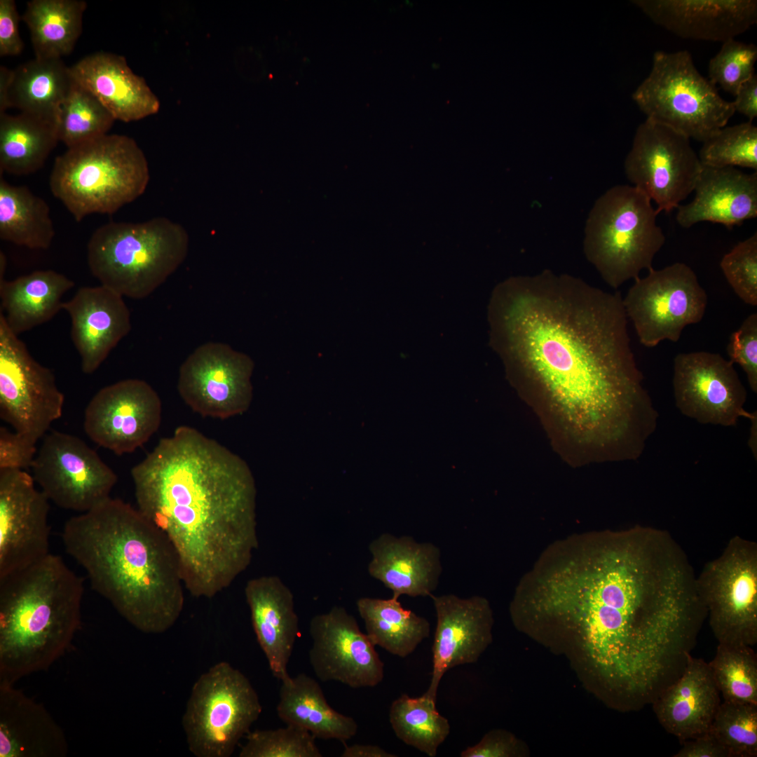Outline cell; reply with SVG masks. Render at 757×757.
<instances>
[{
	"label": "cell",
	"instance_id": "cell-1",
	"mask_svg": "<svg viewBox=\"0 0 757 757\" xmlns=\"http://www.w3.org/2000/svg\"><path fill=\"white\" fill-rule=\"evenodd\" d=\"M497 346L522 395L597 456L623 452L655 429L620 292L550 270L513 278L497 291Z\"/></svg>",
	"mask_w": 757,
	"mask_h": 757
},
{
	"label": "cell",
	"instance_id": "cell-2",
	"mask_svg": "<svg viewBox=\"0 0 757 757\" xmlns=\"http://www.w3.org/2000/svg\"><path fill=\"white\" fill-rule=\"evenodd\" d=\"M707 618L687 555L666 531H609L574 630L601 688L651 703L683 672Z\"/></svg>",
	"mask_w": 757,
	"mask_h": 757
},
{
	"label": "cell",
	"instance_id": "cell-3",
	"mask_svg": "<svg viewBox=\"0 0 757 757\" xmlns=\"http://www.w3.org/2000/svg\"><path fill=\"white\" fill-rule=\"evenodd\" d=\"M131 477L136 507L170 542L193 596L214 597L247 568L259 545L255 487L228 448L182 425Z\"/></svg>",
	"mask_w": 757,
	"mask_h": 757
},
{
	"label": "cell",
	"instance_id": "cell-4",
	"mask_svg": "<svg viewBox=\"0 0 757 757\" xmlns=\"http://www.w3.org/2000/svg\"><path fill=\"white\" fill-rule=\"evenodd\" d=\"M62 540L91 587L135 629L161 634L177 621L185 588L177 557L137 507L110 497L69 518Z\"/></svg>",
	"mask_w": 757,
	"mask_h": 757
},
{
	"label": "cell",
	"instance_id": "cell-5",
	"mask_svg": "<svg viewBox=\"0 0 757 757\" xmlns=\"http://www.w3.org/2000/svg\"><path fill=\"white\" fill-rule=\"evenodd\" d=\"M83 579L48 554L0 577V683L48 669L81 627Z\"/></svg>",
	"mask_w": 757,
	"mask_h": 757
},
{
	"label": "cell",
	"instance_id": "cell-6",
	"mask_svg": "<svg viewBox=\"0 0 757 757\" xmlns=\"http://www.w3.org/2000/svg\"><path fill=\"white\" fill-rule=\"evenodd\" d=\"M189 247L186 229L165 217L110 221L91 235L87 261L100 285L123 296L142 299L183 264Z\"/></svg>",
	"mask_w": 757,
	"mask_h": 757
},
{
	"label": "cell",
	"instance_id": "cell-7",
	"mask_svg": "<svg viewBox=\"0 0 757 757\" xmlns=\"http://www.w3.org/2000/svg\"><path fill=\"white\" fill-rule=\"evenodd\" d=\"M150 179L146 158L123 135H105L58 156L49 185L75 220L91 214H113L145 191Z\"/></svg>",
	"mask_w": 757,
	"mask_h": 757
},
{
	"label": "cell",
	"instance_id": "cell-8",
	"mask_svg": "<svg viewBox=\"0 0 757 757\" xmlns=\"http://www.w3.org/2000/svg\"><path fill=\"white\" fill-rule=\"evenodd\" d=\"M657 214L651 200L632 185H615L595 200L585 225L583 252L611 287L653 268L665 243Z\"/></svg>",
	"mask_w": 757,
	"mask_h": 757
},
{
	"label": "cell",
	"instance_id": "cell-9",
	"mask_svg": "<svg viewBox=\"0 0 757 757\" xmlns=\"http://www.w3.org/2000/svg\"><path fill=\"white\" fill-rule=\"evenodd\" d=\"M632 99L646 119L704 142L735 114L732 102L697 69L687 50L656 51Z\"/></svg>",
	"mask_w": 757,
	"mask_h": 757
},
{
	"label": "cell",
	"instance_id": "cell-10",
	"mask_svg": "<svg viewBox=\"0 0 757 757\" xmlns=\"http://www.w3.org/2000/svg\"><path fill=\"white\" fill-rule=\"evenodd\" d=\"M262 707L247 677L220 662L195 682L182 716L189 750L197 757H229Z\"/></svg>",
	"mask_w": 757,
	"mask_h": 757
},
{
	"label": "cell",
	"instance_id": "cell-11",
	"mask_svg": "<svg viewBox=\"0 0 757 757\" xmlns=\"http://www.w3.org/2000/svg\"><path fill=\"white\" fill-rule=\"evenodd\" d=\"M696 586L718 643H757V544L732 537L722 553L707 562Z\"/></svg>",
	"mask_w": 757,
	"mask_h": 757
},
{
	"label": "cell",
	"instance_id": "cell-12",
	"mask_svg": "<svg viewBox=\"0 0 757 757\" xmlns=\"http://www.w3.org/2000/svg\"><path fill=\"white\" fill-rule=\"evenodd\" d=\"M622 303L639 342L653 348L664 340L677 342L686 326L700 322L707 295L694 271L676 262L636 278Z\"/></svg>",
	"mask_w": 757,
	"mask_h": 757
},
{
	"label": "cell",
	"instance_id": "cell-13",
	"mask_svg": "<svg viewBox=\"0 0 757 757\" xmlns=\"http://www.w3.org/2000/svg\"><path fill=\"white\" fill-rule=\"evenodd\" d=\"M64 397L49 368L41 364L0 314V416L35 442L62 414Z\"/></svg>",
	"mask_w": 757,
	"mask_h": 757
},
{
	"label": "cell",
	"instance_id": "cell-14",
	"mask_svg": "<svg viewBox=\"0 0 757 757\" xmlns=\"http://www.w3.org/2000/svg\"><path fill=\"white\" fill-rule=\"evenodd\" d=\"M702 168L690 139L646 119L636 128L624 163L632 186L656 205V212L676 209L694 190Z\"/></svg>",
	"mask_w": 757,
	"mask_h": 757
},
{
	"label": "cell",
	"instance_id": "cell-15",
	"mask_svg": "<svg viewBox=\"0 0 757 757\" xmlns=\"http://www.w3.org/2000/svg\"><path fill=\"white\" fill-rule=\"evenodd\" d=\"M32 477L57 507L80 513L109 498L118 477L83 440L68 433L45 435L31 467Z\"/></svg>",
	"mask_w": 757,
	"mask_h": 757
},
{
	"label": "cell",
	"instance_id": "cell-16",
	"mask_svg": "<svg viewBox=\"0 0 757 757\" xmlns=\"http://www.w3.org/2000/svg\"><path fill=\"white\" fill-rule=\"evenodd\" d=\"M253 362L227 343H205L181 364L177 390L189 408L204 417L226 419L245 411L250 402Z\"/></svg>",
	"mask_w": 757,
	"mask_h": 757
},
{
	"label": "cell",
	"instance_id": "cell-17",
	"mask_svg": "<svg viewBox=\"0 0 757 757\" xmlns=\"http://www.w3.org/2000/svg\"><path fill=\"white\" fill-rule=\"evenodd\" d=\"M675 404L684 416L702 424L735 426L744 410L747 392L733 364L718 353L696 351L674 360Z\"/></svg>",
	"mask_w": 757,
	"mask_h": 757
},
{
	"label": "cell",
	"instance_id": "cell-18",
	"mask_svg": "<svg viewBox=\"0 0 757 757\" xmlns=\"http://www.w3.org/2000/svg\"><path fill=\"white\" fill-rule=\"evenodd\" d=\"M161 398L146 381L127 378L97 391L84 413L89 439L116 455L135 451L158 430Z\"/></svg>",
	"mask_w": 757,
	"mask_h": 757
},
{
	"label": "cell",
	"instance_id": "cell-19",
	"mask_svg": "<svg viewBox=\"0 0 757 757\" xmlns=\"http://www.w3.org/2000/svg\"><path fill=\"white\" fill-rule=\"evenodd\" d=\"M309 632L311 666L322 682L352 688L375 687L384 677V664L375 646L343 606L313 616Z\"/></svg>",
	"mask_w": 757,
	"mask_h": 757
},
{
	"label": "cell",
	"instance_id": "cell-20",
	"mask_svg": "<svg viewBox=\"0 0 757 757\" xmlns=\"http://www.w3.org/2000/svg\"><path fill=\"white\" fill-rule=\"evenodd\" d=\"M23 470H0V577L50 552L49 500Z\"/></svg>",
	"mask_w": 757,
	"mask_h": 757
},
{
	"label": "cell",
	"instance_id": "cell-21",
	"mask_svg": "<svg viewBox=\"0 0 757 757\" xmlns=\"http://www.w3.org/2000/svg\"><path fill=\"white\" fill-rule=\"evenodd\" d=\"M430 597L437 622L431 680L425 693L437 700L444 674L457 666L475 663L489 645L493 620L489 603L482 596L461 598L449 594Z\"/></svg>",
	"mask_w": 757,
	"mask_h": 757
},
{
	"label": "cell",
	"instance_id": "cell-22",
	"mask_svg": "<svg viewBox=\"0 0 757 757\" xmlns=\"http://www.w3.org/2000/svg\"><path fill=\"white\" fill-rule=\"evenodd\" d=\"M653 22L686 39L724 42L757 22L756 0H635Z\"/></svg>",
	"mask_w": 757,
	"mask_h": 757
},
{
	"label": "cell",
	"instance_id": "cell-23",
	"mask_svg": "<svg viewBox=\"0 0 757 757\" xmlns=\"http://www.w3.org/2000/svg\"><path fill=\"white\" fill-rule=\"evenodd\" d=\"M62 309L69 315L71 338L86 374L94 373L131 329L123 296L102 285L80 287Z\"/></svg>",
	"mask_w": 757,
	"mask_h": 757
},
{
	"label": "cell",
	"instance_id": "cell-24",
	"mask_svg": "<svg viewBox=\"0 0 757 757\" xmlns=\"http://www.w3.org/2000/svg\"><path fill=\"white\" fill-rule=\"evenodd\" d=\"M257 642L274 677L287 678V665L299 634L291 589L277 575L249 580L245 587Z\"/></svg>",
	"mask_w": 757,
	"mask_h": 757
},
{
	"label": "cell",
	"instance_id": "cell-25",
	"mask_svg": "<svg viewBox=\"0 0 757 757\" xmlns=\"http://www.w3.org/2000/svg\"><path fill=\"white\" fill-rule=\"evenodd\" d=\"M370 576L392 592V597L431 596L442 571L439 548L408 536L379 535L369 545Z\"/></svg>",
	"mask_w": 757,
	"mask_h": 757
},
{
	"label": "cell",
	"instance_id": "cell-26",
	"mask_svg": "<svg viewBox=\"0 0 757 757\" xmlns=\"http://www.w3.org/2000/svg\"><path fill=\"white\" fill-rule=\"evenodd\" d=\"M70 71L74 81L94 95L115 120L139 121L160 109L156 95L121 55L93 53L71 67Z\"/></svg>",
	"mask_w": 757,
	"mask_h": 757
},
{
	"label": "cell",
	"instance_id": "cell-27",
	"mask_svg": "<svg viewBox=\"0 0 757 757\" xmlns=\"http://www.w3.org/2000/svg\"><path fill=\"white\" fill-rule=\"evenodd\" d=\"M693 191V200L676 208L683 228L709 221L731 229L757 216V172L702 165Z\"/></svg>",
	"mask_w": 757,
	"mask_h": 757
},
{
	"label": "cell",
	"instance_id": "cell-28",
	"mask_svg": "<svg viewBox=\"0 0 757 757\" xmlns=\"http://www.w3.org/2000/svg\"><path fill=\"white\" fill-rule=\"evenodd\" d=\"M68 742L46 708L0 683V757H64Z\"/></svg>",
	"mask_w": 757,
	"mask_h": 757
},
{
	"label": "cell",
	"instance_id": "cell-29",
	"mask_svg": "<svg viewBox=\"0 0 757 757\" xmlns=\"http://www.w3.org/2000/svg\"><path fill=\"white\" fill-rule=\"evenodd\" d=\"M720 704L709 664L690 655L680 676L652 705L662 726L683 742L709 730Z\"/></svg>",
	"mask_w": 757,
	"mask_h": 757
},
{
	"label": "cell",
	"instance_id": "cell-30",
	"mask_svg": "<svg viewBox=\"0 0 757 757\" xmlns=\"http://www.w3.org/2000/svg\"><path fill=\"white\" fill-rule=\"evenodd\" d=\"M74 286L72 280L53 270L0 279V314L18 336L55 317L62 309L63 295Z\"/></svg>",
	"mask_w": 757,
	"mask_h": 757
},
{
	"label": "cell",
	"instance_id": "cell-31",
	"mask_svg": "<svg viewBox=\"0 0 757 757\" xmlns=\"http://www.w3.org/2000/svg\"><path fill=\"white\" fill-rule=\"evenodd\" d=\"M276 711L285 724L307 730L316 739L345 744L358 730L355 720L333 709L318 682L305 673L281 681Z\"/></svg>",
	"mask_w": 757,
	"mask_h": 757
},
{
	"label": "cell",
	"instance_id": "cell-32",
	"mask_svg": "<svg viewBox=\"0 0 757 757\" xmlns=\"http://www.w3.org/2000/svg\"><path fill=\"white\" fill-rule=\"evenodd\" d=\"M74 81L61 58L27 61L13 69L7 96L8 108L56 123L61 105Z\"/></svg>",
	"mask_w": 757,
	"mask_h": 757
},
{
	"label": "cell",
	"instance_id": "cell-33",
	"mask_svg": "<svg viewBox=\"0 0 757 757\" xmlns=\"http://www.w3.org/2000/svg\"><path fill=\"white\" fill-rule=\"evenodd\" d=\"M57 142L54 121L22 112L0 114V173L27 175L38 171Z\"/></svg>",
	"mask_w": 757,
	"mask_h": 757
},
{
	"label": "cell",
	"instance_id": "cell-34",
	"mask_svg": "<svg viewBox=\"0 0 757 757\" xmlns=\"http://www.w3.org/2000/svg\"><path fill=\"white\" fill-rule=\"evenodd\" d=\"M356 606L367 636L390 654L404 658L430 635L428 620L405 609L398 599L362 597Z\"/></svg>",
	"mask_w": 757,
	"mask_h": 757
},
{
	"label": "cell",
	"instance_id": "cell-35",
	"mask_svg": "<svg viewBox=\"0 0 757 757\" xmlns=\"http://www.w3.org/2000/svg\"><path fill=\"white\" fill-rule=\"evenodd\" d=\"M86 3L81 0H32L22 20L30 31L39 59L61 58L71 53L82 32Z\"/></svg>",
	"mask_w": 757,
	"mask_h": 757
},
{
	"label": "cell",
	"instance_id": "cell-36",
	"mask_svg": "<svg viewBox=\"0 0 757 757\" xmlns=\"http://www.w3.org/2000/svg\"><path fill=\"white\" fill-rule=\"evenodd\" d=\"M55 232L46 201L0 174V238L32 250L48 249Z\"/></svg>",
	"mask_w": 757,
	"mask_h": 757
},
{
	"label": "cell",
	"instance_id": "cell-37",
	"mask_svg": "<svg viewBox=\"0 0 757 757\" xmlns=\"http://www.w3.org/2000/svg\"><path fill=\"white\" fill-rule=\"evenodd\" d=\"M436 702L425 693L417 697L402 694L392 702L389 711L396 737L429 757L437 756L451 730L448 719L437 709Z\"/></svg>",
	"mask_w": 757,
	"mask_h": 757
},
{
	"label": "cell",
	"instance_id": "cell-38",
	"mask_svg": "<svg viewBox=\"0 0 757 757\" xmlns=\"http://www.w3.org/2000/svg\"><path fill=\"white\" fill-rule=\"evenodd\" d=\"M115 121L94 95L74 81L57 117L59 141L68 148L76 146L107 135Z\"/></svg>",
	"mask_w": 757,
	"mask_h": 757
},
{
	"label": "cell",
	"instance_id": "cell-39",
	"mask_svg": "<svg viewBox=\"0 0 757 757\" xmlns=\"http://www.w3.org/2000/svg\"><path fill=\"white\" fill-rule=\"evenodd\" d=\"M708 664L723 701L757 704V657L751 646L718 643Z\"/></svg>",
	"mask_w": 757,
	"mask_h": 757
},
{
	"label": "cell",
	"instance_id": "cell-40",
	"mask_svg": "<svg viewBox=\"0 0 757 757\" xmlns=\"http://www.w3.org/2000/svg\"><path fill=\"white\" fill-rule=\"evenodd\" d=\"M698 157L702 165L737 166L757 171V127L747 121L724 126L702 142Z\"/></svg>",
	"mask_w": 757,
	"mask_h": 757
},
{
	"label": "cell",
	"instance_id": "cell-41",
	"mask_svg": "<svg viewBox=\"0 0 757 757\" xmlns=\"http://www.w3.org/2000/svg\"><path fill=\"white\" fill-rule=\"evenodd\" d=\"M709 731L726 748L730 757H756L757 704L721 702Z\"/></svg>",
	"mask_w": 757,
	"mask_h": 757
},
{
	"label": "cell",
	"instance_id": "cell-42",
	"mask_svg": "<svg viewBox=\"0 0 757 757\" xmlns=\"http://www.w3.org/2000/svg\"><path fill=\"white\" fill-rule=\"evenodd\" d=\"M240 757H322L315 737L293 725L250 732Z\"/></svg>",
	"mask_w": 757,
	"mask_h": 757
},
{
	"label": "cell",
	"instance_id": "cell-43",
	"mask_svg": "<svg viewBox=\"0 0 757 757\" xmlns=\"http://www.w3.org/2000/svg\"><path fill=\"white\" fill-rule=\"evenodd\" d=\"M757 46L735 39L722 43L708 64V79L735 96L740 86L755 75Z\"/></svg>",
	"mask_w": 757,
	"mask_h": 757
},
{
	"label": "cell",
	"instance_id": "cell-44",
	"mask_svg": "<svg viewBox=\"0 0 757 757\" xmlns=\"http://www.w3.org/2000/svg\"><path fill=\"white\" fill-rule=\"evenodd\" d=\"M720 266L735 294L746 304L757 305V233L739 242Z\"/></svg>",
	"mask_w": 757,
	"mask_h": 757
},
{
	"label": "cell",
	"instance_id": "cell-45",
	"mask_svg": "<svg viewBox=\"0 0 757 757\" xmlns=\"http://www.w3.org/2000/svg\"><path fill=\"white\" fill-rule=\"evenodd\" d=\"M729 361L744 371L751 390L757 393V313L749 315L734 332L726 347Z\"/></svg>",
	"mask_w": 757,
	"mask_h": 757
},
{
	"label": "cell",
	"instance_id": "cell-46",
	"mask_svg": "<svg viewBox=\"0 0 757 757\" xmlns=\"http://www.w3.org/2000/svg\"><path fill=\"white\" fill-rule=\"evenodd\" d=\"M36 442L19 433L0 428V470L31 468L37 453Z\"/></svg>",
	"mask_w": 757,
	"mask_h": 757
},
{
	"label": "cell",
	"instance_id": "cell-47",
	"mask_svg": "<svg viewBox=\"0 0 757 757\" xmlns=\"http://www.w3.org/2000/svg\"><path fill=\"white\" fill-rule=\"evenodd\" d=\"M20 16L15 1L0 0V56L20 55L23 49L18 24Z\"/></svg>",
	"mask_w": 757,
	"mask_h": 757
},
{
	"label": "cell",
	"instance_id": "cell-48",
	"mask_svg": "<svg viewBox=\"0 0 757 757\" xmlns=\"http://www.w3.org/2000/svg\"><path fill=\"white\" fill-rule=\"evenodd\" d=\"M517 742L510 733L493 730L486 734L477 744L465 748L461 757H507L517 753Z\"/></svg>",
	"mask_w": 757,
	"mask_h": 757
},
{
	"label": "cell",
	"instance_id": "cell-49",
	"mask_svg": "<svg viewBox=\"0 0 757 757\" xmlns=\"http://www.w3.org/2000/svg\"><path fill=\"white\" fill-rule=\"evenodd\" d=\"M681 742L674 757H730L726 748L709 731Z\"/></svg>",
	"mask_w": 757,
	"mask_h": 757
},
{
	"label": "cell",
	"instance_id": "cell-50",
	"mask_svg": "<svg viewBox=\"0 0 757 757\" xmlns=\"http://www.w3.org/2000/svg\"><path fill=\"white\" fill-rule=\"evenodd\" d=\"M735 111L746 116L750 122L757 116V76L744 83L732 102Z\"/></svg>",
	"mask_w": 757,
	"mask_h": 757
},
{
	"label": "cell",
	"instance_id": "cell-51",
	"mask_svg": "<svg viewBox=\"0 0 757 757\" xmlns=\"http://www.w3.org/2000/svg\"><path fill=\"white\" fill-rule=\"evenodd\" d=\"M341 757H395L397 755L386 751L383 748L372 744H344Z\"/></svg>",
	"mask_w": 757,
	"mask_h": 757
},
{
	"label": "cell",
	"instance_id": "cell-52",
	"mask_svg": "<svg viewBox=\"0 0 757 757\" xmlns=\"http://www.w3.org/2000/svg\"><path fill=\"white\" fill-rule=\"evenodd\" d=\"M13 69L0 67V114L8 109L7 96L11 84Z\"/></svg>",
	"mask_w": 757,
	"mask_h": 757
},
{
	"label": "cell",
	"instance_id": "cell-53",
	"mask_svg": "<svg viewBox=\"0 0 757 757\" xmlns=\"http://www.w3.org/2000/svg\"><path fill=\"white\" fill-rule=\"evenodd\" d=\"M750 420L751 421V428H750V432H749V436L748 445H749V448L751 449V451L753 456H755V459L756 460V458H756V456H757V444H756L757 443V438H756L757 437V415H756V411H755L753 413V416H752L751 418H750Z\"/></svg>",
	"mask_w": 757,
	"mask_h": 757
}]
</instances>
